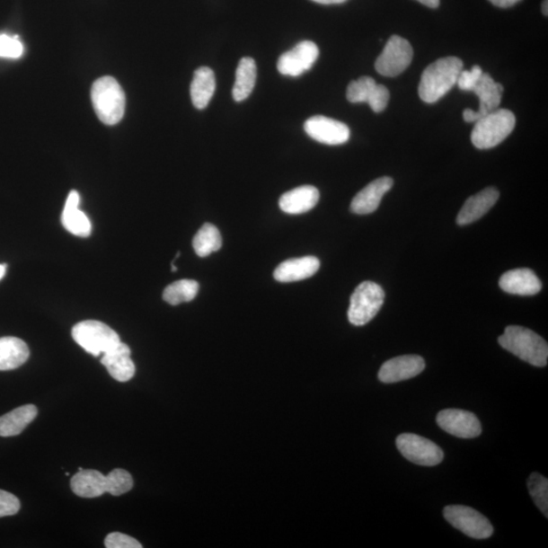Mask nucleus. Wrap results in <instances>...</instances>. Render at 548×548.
<instances>
[{
    "label": "nucleus",
    "mask_w": 548,
    "mask_h": 548,
    "mask_svg": "<svg viewBox=\"0 0 548 548\" xmlns=\"http://www.w3.org/2000/svg\"><path fill=\"white\" fill-rule=\"evenodd\" d=\"M37 414V407L27 404L0 417V437L20 435L36 419Z\"/></svg>",
    "instance_id": "obj_26"
},
{
    "label": "nucleus",
    "mask_w": 548,
    "mask_h": 548,
    "mask_svg": "<svg viewBox=\"0 0 548 548\" xmlns=\"http://www.w3.org/2000/svg\"><path fill=\"white\" fill-rule=\"evenodd\" d=\"M70 487L81 498H98L107 492V476L98 471H78L70 481Z\"/></svg>",
    "instance_id": "obj_23"
},
{
    "label": "nucleus",
    "mask_w": 548,
    "mask_h": 548,
    "mask_svg": "<svg viewBox=\"0 0 548 548\" xmlns=\"http://www.w3.org/2000/svg\"><path fill=\"white\" fill-rule=\"evenodd\" d=\"M547 0H544V4H543V13L545 15V17H547L548 14V10H547Z\"/></svg>",
    "instance_id": "obj_40"
},
{
    "label": "nucleus",
    "mask_w": 548,
    "mask_h": 548,
    "mask_svg": "<svg viewBox=\"0 0 548 548\" xmlns=\"http://www.w3.org/2000/svg\"><path fill=\"white\" fill-rule=\"evenodd\" d=\"M528 489L539 510L548 517V481L537 473L530 475Z\"/></svg>",
    "instance_id": "obj_30"
},
{
    "label": "nucleus",
    "mask_w": 548,
    "mask_h": 548,
    "mask_svg": "<svg viewBox=\"0 0 548 548\" xmlns=\"http://www.w3.org/2000/svg\"><path fill=\"white\" fill-rule=\"evenodd\" d=\"M499 287L512 295L534 296L542 291V281L535 271L519 269L508 271L499 278Z\"/></svg>",
    "instance_id": "obj_19"
},
{
    "label": "nucleus",
    "mask_w": 548,
    "mask_h": 548,
    "mask_svg": "<svg viewBox=\"0 0 548 548\" xmlns=\"http://www.w3.org/2000/svg\"><path fill=\"white\" fill-rule=\"evenodd\" d=\"M385 293L373 281H364L350 296L348 316L355 326H364L370 323L381 310Z\"/></svg>",
    "instance_id": "obj_6"
},
{
    "label": "nucleus",
    "mask_w": 548,
    "mask_h": 548,
    "mask_svg": "<svg viewBox=\"0 0 548 548\" xmlns=\"http://www.w3.org/2000/svg\"><path fill=\"white\" fill-rule=\"evenodd\" d=\"M194 252L199 257L205 258L222 248L223 239L221 233L213 224H205L195 234L192 243Z\"/></svg>",
    "instance_id": "obj_28"
},
{
    "label": "nucleus",
    "mask_w": 548,
    "mask_h": 548,
    "mask_svg": "<svg viewBox=\"0 0 548 548\" xmlns=\"http://www.w3.org/2000/svg\"><path fill=\"white\" fill-rule=\"evenodd\" d=\"M105 546L107 548H142L136 538L128 536L127 535L120 534V532H113L110 534L105 539Z\"/></svg>",
    "instance_id": "obj_34"
},
{
    "label": "nucleus",
    "mask_w": 548,
    "mask_h": 548,
    "mask_svg": "<svg viewBox=\"0 0 548 548\" xmlns=\"http://www.w3.org/2000/svg\"><path fill=\"white\" fill-rule=\"evenodd\" d=\"M217 83L213 69L200 67L194 73L190 93L192 103L199 110L209 104L216 92Z\"/></svg>",
    "instance_id": "obj_25"
},
{
    "label": "nucleus",
    "mask_w": 548,
    "mask_h": 548,
    "mask_svg": "<svg viewBox=\"0 0 548 548\" xmlns=\"http://www.w3.org/2000/svg\"><path fill=\"white\" fill-rule=\"evenodd\" d=\"M107 476V492L114 497H119L133 488L131 474L124 469H114Z\"/></svg>",
    "instance_id": "obj_31"
},
{
    "label": "nucleus",
    "mask_w": 548,
    "mask_h": 548,
    "mask_svg": "<svg viewBox=\"0 0 548 548\" xmlns=\"http://www.w3.org/2000/svg\"><path fill=\"white\" fill-rule=\"evenodd\" d=\"M5 271H6V265L0 264V279L4 278V277L5 276Z\"/></svg>",
    "instance_id": "obj_39"
},
{
    "label": "nucleus",
    "mask_w": 548,
    "mask_h": 548,
    "mask_svg": "<svg viewBox=\"0 0 548 548\" xmlns=\"http://www.w3.org/2000/svg\"><path fill=\"white\" fill-rule=\"evenodd\" d=\"M393 179L382 177L367 185L351 201L350 210L357 215H369L377 210L381 200L393 186Z\"/></svg>",
    "instance_id": "obj_16"
},
{
    "label": "nucleus",
    "mask_w": 548,
    "mask_h": 548,
    "mask_svg": "<svg viewBox=\"0 0 548 548\" xmlns=\"http://www.w3.org/2000/svg\"><path fill=\"white\" fill-rule=\"evenodd\" d=\"M418 2L430 7V9H436V7L440 5V0H418Z\"/></svg>",
    "instance_id": "obj_37"
},
{
    "label": "nucleus",
    "mask_w": 548,
    "mask_h": 548,
    "mask_svg": "<svg viewBox=\"0 0 548 548\" xmlns=\"http://www.w3.org/2000/svg\"><path fill=\"white\" fill-rule=\"evenodd\" d=\"M499 346L522 361L543 367L547 365V342L535 331L522 326H508L499 338Z\"/></svg>",
    "instance_id": "obj_2"
},
{
    "label": "nucleus",
    "mask_w": 548,
    "mask_h": 548,
    "mask_svg": "<svg viewBox=\"0 0 548 548\" xmlns=\"http://www.w3.org/2000/svg\"><path fill=\"white\" fill-rule=\"evenodd\" d=\"M437 424L445 432L462 438H473L482 434V426L475 414L462 410H445L438 412Z\"/></svg>",
    "instance_id": "obj_14"
},
{
    "label": "nucleus",
    "mask_w": 548,
    "mask_h": 548,
    "mask_svg": "<svg viewBox=\"0 0 548 548\" xmlns=\"http://www.w3.org/2000/svg\"><path fill=\"white\" fill-rule=\"evenodd\" d=\"M413 58L411 43L401 36L390 37L375 67L383 76L394 77L402 75L409 67Z\"/></svg>",
    "instance_id": "obj_7"
},
{
    "label": "nucleus",
    "mask_w": 548,
    "mask_h": 548,
    "mask_svg": "<svg viewBox=\"0 0 548 548\" xmlns=\"http://www.w3.org/2000/svg\"><path fill=\"white\" fill-rule=\"evenodd\" d=\"M444 517L453 527L469 537L487 539L493 534V527L488 518L471 507L447 506L444 508Z\"/></svg>",
    "instance_id": "obj_8"
},
{
    "label": "nucleus",
    "mask_w": 548,
    "mask_h": 548,
    "mask_svg": "<svg viewBox=\"0 0 548 548\" xmlns=\"http://www.w3.org/2000/svg\"><path fill=\"white\" fill-rule=\"evenodd\" d=\"M396 446L407 460L421 466H436L444 459V453L437 444L424 437L402 434L396 438Z\"/></svg>",
    "instance_id": "obj_9"
},
{
    "label": "nucleus",
    "mask_w": 548,
    "mask_h": 548,
    "mask_svg": "<svg viewBox=\"0 0 548 548\" xmlns=\"http://www.w3.org/2000/svg\"><path fill=\"white\" fill-rule=\"evenodd\" d=\"M304 128L311 138L328 146L346 144L350 137L347 124L325 116L311 117L305 122Z\"/></svg>",
    "instance_id": "obj_12"
},
{
    "label": "nucleus",
    "mask_w": 548,
    "mask_h": 548,
    "mask_svg": "<svg viewBox=\"0 0 548 548\" xmlns=\"http://www.w3.org/2000/svg\"><path fill=\"white\" fill-rule=\"evenodd\" d=\"M199 285L192 279L177 280L164 288L163 294L164 301L172 306H177L181 303L191 302L198 296Z\"/></svg>",
    "instance_id": "obj_29"
},
{
    "label": "nucleus",
    "mask_w": 548,
    "mask_h": 548,
    "mask_svg": "<svg viewBox=\"0 0 548 548\" xmlns=\"http://www.w3.org/2000/svg\"><path fill=\"white\" fill-rule=\"evenodd\" d=\"M257 67L253 58L244 57L239 62L236 81L233 88V98L236 102L246 100L255 87Z\"/></svg>",
    "instance_id": "obj_27"
},
{
    "label": "nucleus",
    "mask_w": 548,
    "mask_h": 548,
    "mask_svg": "<svg viewBox=\"0 0 548 548\" xmlns=\"http://www.w3.org/2000/svg\"><path fill=\"white\" fill-rule=\"evenodd\" d=\"M489 2L493 5L502 7V9H508V7L515 5L517 3L521 2V0H489Z\"/></svg>",
    "instance_id": "obj_36"
},
{
    "label": "nucleus",
    "mask_w": 548,
    "mask_h": 548,
    "mask_svg": "<svg viewBox=\"0 0 548 548\" xmlns=\"http://www.w3.org/2000/svg\"><path fill=\"white\" fill-rule=\"evenodd\" d=\"M108 373L119 382H128L136 374V365L131 359V350L128 344L119 342L110 349L101 359Z\"/></svg>",
    "instance_id": "obj_17"
},
{
    "label": "nucleus",
    "mask_w": 548,
    "mask_h": 548,
    "mask_svg": "<svg viewBox=\"0 0 548 548\" xmlns=\"http://www.w3.org/2000/svg\"><path fill=\"white\" fill-rule=\"evenodd\" d=\"M426 363L420 356H402L383 364L378 374L379 380L390 384L417 377L425 370Z\"/></svg>",
    "instance_id": "obj_15"
},
{
    "label": "nucleus",
    "mask_w": 548,
    "mask_h": 548,
    "mask_svg": "<svg viewBox=\"0 0 548 548\" xmlns=\"http://www.w3.org/2000/svg\"><path fill=\"white\" fill-rule=\"evenodd\" d=\"M320 199L316 187L305 185L286 192L279 199V208L286 214L301 215L317 206Z\"/></svg>",
    "instance_id": "obj_21"
},
{
    "label": "nucleus",
    "mask_w": 548,
    "mask_h": 548,
    "mask_svg": "<svg viewBox=\"0 0 548 548\" xmlns=\"http://www.w3.org/2000/svg\"><path fill=\"white\" fill-rule=\"evenodd\" d=\"M20 499L9 491L0 490V518L13 516L20 511Z\"/></svg>",
    "instance_id": "obj_35"
},
{
    "label": "nucleus",
    "mask_w": 548,
    "mask_h": 548,
    "mask_svg": "<svg viewBox=\"0 0 548 548\" xmlns=\"http://www.w3.org/2000/svg\"><path fill=\"white\" fill-rule=\"evenodd\" d=\"M319 269L320 261L314 256L294 258L280 263L274 270L273 277L279 283H294L314 276Z\"/></svg>",
    "instance_id": "obj_20"
},
{
    "label": "nucleus",
    "mask_w": 548,
    "mask_h": 548,
    "mask_svg": "<svg viewBox=\"0 0 548 548\" xmlns=\"http://www.w3.org/2000/svg\"><path fill=\"white\" fill-rule=\"evenodd\" d=\"M92 102L99 119L107 125H115L123 119L125 95L119 82L112 76L99 78L93 84Z\"/></svg>",
    "instance_id": "obj_4"
},
{
    "label": "nucleus",
    "mask_w": 548,
    "mask_h": 548,
    "mask_svg": "<svg viewBox=\"0 0 548 548\" xmlns=\"http://www.w3.org/2000/svg\"><path fill=\"white\" fill-rule=\"evenodd\" d=\"M482 74V69L479 66H474L472 70L462 69L456 84L462 91L472 92Z\"/></svg>",
    "instance_id": "obj_33"
},
{
    "label": "nucleus",
    "mask_w": 548,
    "mask_h": 548,
    "mask_svg": "<svg viewBox=\"0 0 548 548\" xmlns=\"http://www.w3.org/2000/svg\"><path fill=\"white\" fill-rule=\"evenodd\" d=\"M499 192L495 187L485 188L482 191L469 198L457 216V224L465 225L479 221L496 205Z\"/></svg>",
    "instance_id": "obj_18"
},
{
    "label": "nucleus",
    "mask_w": 548,
    "mask_h": 548,
    "mask_svg": "<svg viewBox=\"0 0 548 548\" xmlns=\"http://www.w3.org/2000/svg\"><path fill=\"white\" fill-rule=\"evenodd\" d=\"M472 92L480 99V109L479 111L472 109L465 110L464 119L468 123L476 122L484 115L498 109L502 101L504 87L493 81L489 74L483 73Z\"/></svg>",
    "instance_id": "obj_13"
},
{
    "label": "nucleus",
    "mask_w": 548,
    "mask_h": 548,
    "mask_svg": "<svg viewBox=\"0 0 548 548\" xmlns=\"http://www.w3.org/2000/svg\"><path fill=\"white\" fill-rule=\"evenodd\" d=\"M516 117L510 110L496 109L477 120L472 132V142L480 150L495 147L511 135Z\"/></svg>",
    "instance_id": "obj_3"
},
{
    "label": "nucleus",
    "mask_w": 548,
    "mask_h": 548,
    "mask_svg": "<svg viewBox=\"0 0 548 548\" xmlns=\"http://www.w3.org/2000/svg\"><path fill=\"white\" fill-rule=\"evenodd\" d=\"M320 4H340L348 2V0H312Z\"/></svg>",
    "instance_id": "obj_38"
},
{
    "label": "nucleus",
    "mask_w": 548,
    "mask_h": 548,
    "mask_svg": "<svg viewBox=\"0 0 548 548\" xmlns=\"http://www.w3.org/2000/svg\"><path fill=\"white\" fill-rule=\"evenodd\" d=\"M350 103H367L376 113L383 112L388 105L390 93L385 85L377 84L370 76L351 82L347 91Z\"/></svg>",
    "instance_id": "obj_10"
},
{
    "label": "nucleus",
    "mask_w": 548,
    "mask_h": 548,
    "mask_svg": "<svg viewBox=\"0 0 548 548\" xmlns=\"http://www.w3.org/2000/svg\"><path fill=\"white\" fill-rule=\"evenodd\" d=\"M29 357L30 350L25 341L13 336L0 339V371L18 369Z\"/></svg>",
    "instance_id": "obj_24"
},
{
    "label": "nucleus",
    "mask_w": 548,
    "mask_h": 548,
    "mask_svg": "<svg viewBox=\"0 0 548 548\" xmlns=\"http://www.w3.org/2000/svg\"><path fill=\"white\" fill-rule=\"evenodd\" d=\"M23 53V45L18 37L0 35V57L17 59Z\"/></svg>",
    "instance_id": "obj_32"
},
{
    "label": "nucleus",
    "mask_w": 548,
    "mask_h": 548,
    "mask_svg": "<svg viewBox=\"0 0 548 548\" xmlns=\"http://www.w3.org/2000/svg\"><path fill=\"white\" fill-rule=\"evenodd\" d=\"M464 62L450 57L438 59L422 73L419 95L428 104L436 103L457 84Z\"/></svg>",
    "instance_id": "obj_1"
},
{
    "label": "nucleus",
    "mask_w": 548,
    "mask_h": 548,
    "mask_svg": "<svg viewBox=\"0 0 548 548\" xmlns=\"http://www.w3.org/2000/svg\"><path fill=\"white\" fill-rule=\"evenodd\" d=\"M80 194L72 191L68 194L61 222L65 228L77 237H89L92 232V225L87 215L80 209Z\"/></svg>",
    "instance_id": "obj_22"
},
{
    "label": "nucleus",
    "mask_w": 548,
    "mask_h": 548,
    "mask_svg": "<svg viewBox=\"0 0 548 548\" xmlns=\"http://www.w3.org/2000/svg\"><path fill=\"white\" fill-rule=\"evenodd\" d=\"M318 57L317 45L314 42L303 41L296 45L291 51L281 55L278 61V72L287 76H300L315 65Z\"/></svg>",
    "instance_id": "obj_11"
},
{
    "label": "nucleus",
    "mask_w": 548,
    "mask_h": 548,
    "mask_svg": "<svg viewBox=\"0 0 548 548\" xmlns=\"http://www.w3.org/2000/svg\"><path fill=\"white\" fill-rule=\"evenodd\" d=\"M73 339L89 354L99 357L106 354L119 342V335L103 323L96 320L83 321L74 326Z\"/></svg>",
    "instance_id": "obj_5"
}]
</instances>
